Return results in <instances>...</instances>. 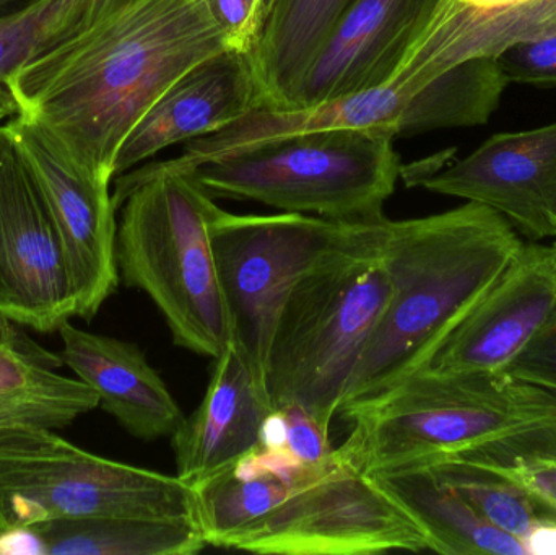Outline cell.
<instances>
[{
  "label": "cell",
  "mask_w": 556,
  "mask_h": 555,
  "mask_svg": "<svg viewBox=\"0 0 556 555\" xmlns=\"http://www.w3.org/2000/svg\"><path fill=\"white\" fill-rule=\"evenodd\" d=\"M261 106L250 55H212L173 81L143 114L117 152L114 175L130 172L169 147L212 136Z\"/></svg>",
  "instance_id": "15"
},
{
  "label": "cell",
  "mask_w": 556,
  "mask_h": 555,
  "mask_svg": "<svg viewBox=\"0 0 556 555\" xmlns=\"http://www.w3.org/2000/svg\"><path fill=\"white\" fill-rule=\"evenodd\" d=\"M46 555H192L208 546L195 518H85L23 531Z\"/></svg>",
  "instance_id": "22"
},
{
  "label": "cell",
  "mask_w": 556,
  "mask_h": 555,
  "mask_svg": "<svg viewBox=\"0 0 556 555\" xmlns=\"http://www.w3.org/2000/svg\"><path fill=\"white\" fill-rule=\"evenodd\" d=\"M12 528L9 527V524H7L5 518H3V515L0 514V541L5 540V538L13 537Z\"/></svg>",
  "instance_id": "39"
},
{
  "label": "cell",
  "mask_w": 556,
  "mask_h": 555,
  "mask_svg": "<svg viewBox=\"0 0 556 555\" xmlns=\"http://www.w3.org/2000/svg\"><path fill=\"white\" fill-rule=\"evenodd\" d=\"M509 84L498 58L460 62L412 98L399 136L489 123Z\"/></svg>",
  "instance_id": "24"
},
{
  "label": "cell",
  "mask_w": 556,
  "mask_h": 555,
  "mask_svg": "<svg viewBox=\"0 0 556 555\" xmlns=\"http://www.w3.org/2000/svg\"><path fill=\"white\" fill-rule=\"evenodd\" d=\"M58 332L65 367L97 391L101 409L126 432L152 442L178 430L185 413L136 344L84 331L71 321Z\"/></svg>",
  "instance_id": "18"
},
{
  "label": "cell",
  "mask_w": 556,
  "mask_h": 555,
  "mask_svg": "<svg viewBox=\"0 0 556 555\" xmlns=\"http://www.w3.org/2000/svg\"><path fill=\"white\" fill-rule=\"evenodd\" d=\"M384 220L301 277L278 318L266 387L274 407L300 404L327 430L356 365L388 308Z\"/></svg>",
  "instance_id": "5"
},
{
  "label": "cell",
  "mask_w": 556,
  "mask_h": 555,
  "mask_svg": "<svg viewBox=\"0 0 556 555\" xmlns=\"http://www.w3.org/2000/svg\"><path fill=\"white\" fill-rule=\"evenodd\" d=\"M506 374L556 390V308Z\"/></svg>",
  "instance_id": "33"
},
{
  "label": "cell",
  "mask_w": 556,
  "mask_h": 555,
  "mask_svg": "<svg viewBox=\"0 0 556 555\" xmlns=\"http://www.w3.org/2000/svg\"><path fill=\"white\" fill-rule=\"evenodd\" d=\"M214 361L204 400L172 436L176 476L192 488L253 452L276 411L266 381L233 339Z\"/></svg>",
  "instance_id": "16"
},
{
  "label": "cell",
  "mask_w": 556,
  "mask_h": 555,
  "mask_svg": "<svg viewBox=\"0 0 556 555\" xmlns=\"http://www.w3.org/2000/svg\"><path fill=\"white\" fill-rule=\"evenodd\" d=\"M38 0H0V20L15 15L28 7L35 5Z\"/></svg>",
  "instance_id": "37"
},
{
  "label": "cell",
  "mask_w": 556,
  "mask_h": 555,
  "mask_svg": "<svg viewBox=\"0 0 556 555\" xmlns=\"http://www.w3.org/2000/svg\"><path fill=\"white\" fill-rule=\"evenodd\" d=\"M555 308L552 247L525 244L498 282L444 338L420 370L447 375L505 371Z\"/></svg>",
  "instance_id": "13"
},
{
  "label": "cell",
  "mask_w": 556,
  "mask_h": 555,
  "mask_svg": "<svg viewBox=\"0 0 556 555\" xmlns=\"http://www.w3.org/2000/svg\"><path fill=\"white\" fill-rule=\"evenodd\" d=\"M0 313L41 335L75 316L58 225L7 124H0Z\"/></svg>",
  "instance_id": "10"
},
{
  "label": "cell",
  "mask_w": 556,
  "mask_h": 555,
  "mask_svg": "<svg viewBox=\"0 0 556 555\" xmlns=\"http://www.w3.org/2000/svg\"><path fill=\"white\" fill-rule=\"evenodd\" d=\"M31 166L61 235L75 295V316L93 319L119 286L117 214L111 182L81 168L35 121L7 123Z\"/></svg>",
  "instance_id": "11"
},
{
  "label": "cell",
  "mask_w": 556,
  "mask_h": 555,
  "mask_svg": "<svg viewBox=\"0 0 556 555\" xmlns=\"http://www.w3.org/2000/svg\"><path fill=\"white\" fill-rule=\"evenodd\" d=\"M212 15L227 36L231 51L250 54L254 48L266 0H207Z\"/></svg>",
  "instance_id": "32"
},
{
  "label": "cell",
  "mask_w": 556,
  "mask_h": 555,
  "mask_svg": "<svg viewBox=\"0 0 556 555\" xmlns=\"http://www.w3.org/2000/svg\"><path fill=\"white\" fill-rule=\"evenodd\" d=\"M46 0L0 20V78H7L28 61L42 41Z\"/></svg>",
  "instance_id": "29"
},
{
  "label": "cell",
  "mask_w": 556,
  "mask_h": 555,
  "mask_svg": "<svg viewBox=\"0 0 556 555\" xmlns=\"http://www.w3.org/2000/svg\"><path fill=\"white\" fill-rule=\"evenodd\" d=\"M352 0H266L250 59L263 106L290 108L311 59Z\"/></svg>",
  "instance_id": "21"
},
{
  "label": "cell",
  "mask_w": 556,
  "mask_h": 555,
  "mask_svg": "<svg viewBox=\"0 0 556 555\" xmlns=\"http://www.w3.org/2000/svg\"><path fill=\"white\" fill-rule=\"evenodd\" d=\"M293 484L264 468L253 453L194 485L198 520L208 546L230 550L238 537L276 510Z\"/></svg>",
  "instance_id": "23"
},
{
  "label": "cell",
  "mask_w": 556,
  "mask_h": 555,
  "mask_svg": "<svg viewBox=\"0 0 556 555\" xmlns=\"http://www.w3.org/2000/svg\"><path fill=\"white\" fill-rule=\"evenodd\" d=\"M492 469V468H490ZM525 485L556 520V459L526 463L511 469H496Z\"/></svg>",
  "instance_id": "34"
},
{
  "label": "cell",
  "mask_w": 556,
  "mask_h": 555,
  "mask_svg": "<svg viewBox=\"0 0 556 555\" xmlns=\"http://www.w3.org/2000/svg\"><path fill=\"white\" fill-rule=\"evenodd\" d=\"M26 326L0 313V393L35 390L61 380V354L48 351Z\"/></svg>",
  "instance_id": "27"
},
{
  "label": "cell",
  "mask_w": 556,
  "mask_h": 555,
  "mask_svg": "<svg viewBox=\"0 0 556 555\" xmlns=\"http://www.w3.org/2000/svg\"><path fill=\"white\" fill-rule=\"evenodd\" d=\"M231 51L207 0H134L23 62L9 78L20 116L72 160L113 182L117 152L163 91Z\"/></svg>",
  "instance_id": "1"
},
{
  "label": "cell",
  "mask_w": 556,
  "mask_h": 555,
  "mask_svg": "<svg viewBox=\"0 0 556 555\" xmlns=\"http://www.w3.org/2000/svg\"><path fill=\"white\" fill-rule=\"evenodd\" d=\"M283 424V446L309 466L327 465L333 458L330 430L300 404L278 407Z\"/></svg>",
  "instance_id": "30"
},
{
  "label": "cell",
  "mask_w": 556,
  "mask_h": 555,
  "mask_svg": "<svg viewBox=\"0 0 556 555\" xmlns=\"http://www.w3.org/2000/svg\"><path fill=\"white\" fill-rule=\"evenodd\" d=\"M470 5L486 7V9H496V7H513L519 3L529 2V0H463Z\"/></svg>",
  "instance_id": "38"
},
{
  "label": "cell",
  "mask_w": 556,
  "mask_h": 555,
  "mask_svg": "<svg viewBox=\"0 0 556 555\" xmlns=\"http://www.w3.org/2000/svg\"><path fill=\"white\" fill-rule=\"evenodd\" d=\"M552 247V254H554V261H555V267H556V238L554 241V244H551Z\"/></svg>",
  "instance_id": "40"
},
{
  "label": "cell",
  "mask_w": 556,
  "mask_h": 555,
  "mask_svg": "<svg viewBox=\"0 0 556 555\" xmlns=\"http://www.w3.org/2000/svg\"><path fill=\"white\" fill-rule=\"evenodd\" d=\"M97 407V391L78 378L64 375L48 387L0 393V430L65 429Z\"/></svg>",
  "instance_id": "26"
},
{
  "label": "cell",
  "mask_w": 556,
  "mask_h": 555,
  "mask_svg": "<svg viewBox=\"0 0 556 555\" xmlns=\"http://www.w3.org/2000/svg\"><path fill=\"white\" fill-rule=\"evenodd\" d=\"M498 62L513 84L556 87V33L511 46Z\"/></svg>",
  "instance_id": "31"
},
{
  "label": "cell",
  "mask_w": 556,
  "mask_h": 555,
  "mask_svg": "<svg viewBox=\"0 0 556 555\" xmlns=\"http://www.w3.org/2000/svg\"><path fill=\"white\" fill-rule=\"evenodd\" d=\"M365 225L293 212L215 211L212 248L230 313L231 339L264 381L274 332L291 290L324 257L355 240Z\"/></svg>",
  "instance_id": "8"
},
{
  "label": "cell",
  "mask_w": 556,
  "mask_h": 555,
  "mask_svg": "<svg viewBox=\"0 0 556 555\" xmlns=\"http://www.w3.org/2000/svg\"><path fill=\"white\" fill-rule=\"evenodd\" d=\"M392 127L309 130L191 169L214 199L345 224L384 220L402 175ZM181 172V169H179Z\"/></svg>",
  "instance_id": "6"
},
{
  "label": "cell",
  "mask_w": 556,
  "mask_h": 555,
  "mask_svg": "<svg viewBox=\"0 0 556 555\" xmlns=\"http://www.w3.org/2000/svg\"><path fill=\"white\" fill-rule=\"evenodd\" d=\"M119 280L155 303L178 348L217 358L231 341L211 220L218 205L192 173L149 163L117 176Z\"/></svg>",
  "instance_id": "4"
},
{
  "label": "cell",
  "mask_w": 556,
  "mask_h": 555,
  "mask_svg": "<svg viewBox=\"0 0 556 555\" xmlns=\"http://www.w3.org/2000/svg\"><path fill=\"white\" fill-rule=\"evenodd\" d=\"M394 497L443 555H528L519 538L485 520L428 466L410 465L369 476Z\"/></svg>",
  "instance_id": "20"
},
{
  "label": "cell",
  "mask_w": 556,
  "mask_h": 555,
  "mask_svg": "<svg viewBox=\"0 0 556 555\" xmlns=\"http://www.w3.org/2000/svg\"><path fill=\"white\" fill-rule=\"evenodd\" d=\"M440 0H352L301 75L290 108L313 106L391 80Z\"/></svg>",
  "instance_id": "14"
},
{
  "label": "cell",
  "mask_w": 556,
  "mask_h": 555,
  "mask_svg": "<svg viewBox=\"0 0 556 555\" xmlns=\"http://www.w3.org/2000/svg\"><path fill=\"white\" fill-rule=\"evenodd\" d=\"M336 455L363 475L457 458L492 469L556 459V390L500 374L418 370L346 414Z\"/></svg>",
  "instance_id": "3"
},
{
  "label": "cell",
  "mask_w": 556,
  "mask_h": 555,
  "mask_svg": "<svg viewBox=\"0 0 556 555\" xmlns=\"http://www.w3.org/2000/svg\"><path fill=\"white\" fill-rule=\"evenodd\" d=\"M130 2L134 0H46L45 33L35 54L91 28Z\"/></svg>",
  "instance_id": "28"
},
{
  "label": "cell",
  "mask_w": 556,
  "mask_h": 555,
  "mask_svg": "<svg viewBox=\"0 0 556 555\" xmlns=\"http://www.w3.org/2000/svg\"><path fill=\"white\" fill-rule=\"evenodd\" d=\"M438 478L456 489L493 527L522 538L542 521H556L551 512L505 472L457 458L424 463Z\"/></svg>",
  "instance_id": "25"
},
{
  "label": "cell",
  "mask_w": 556,
  "mask_h": 555,
  "mask_svg": "<svg viewBox=\"0 0 556 555\" xmlns=\"http://www.w3.org/2000/svg\"><path fill=\"white\" fill-rule=\"evenodd\" d=\"M20 108L16 103L15 97H13L12 90L5 80L0 78V123L3 119H12V117L18 116Z\"/></svg>",
  "instance_id": "36"
},
{
  "label": "cell",
  "mask_w": 556,
  "mask_h": 555,
  "mask_svg": "<svg viewBox=\"0 0 556 555\" xmlns=\"http://www.w3.org/2000/svg\"><path fill=\"white\" fill-rule=\"evenodd\" d=\"M556 33V0L513 7L440 0L433 16L402 59L391 80L417 94L447 68L477 58H500L519 42Z\"/></svg>",
  "instance_id": "17"
},
{
  "label": "cell",
  "mask_w": 556,
  "mask_h": 555,
  "mask_svg": "<svg viewBox=\"0 0 556 555\" xmlns=\"http://www.w3.org/2000/svg\"><path fill=\"white\" fill-rule=\"evenodd\" d=\"M0 514L13 533L85 518L198 520V499L178 476L93 455L55 430L9 429L0 430Z\"/></svg>",
  "instance_id": "7"
},
{
  "label": "cell",
  "mask_w": 556,
  "mask_h": 555,
  "mask_svg": "<svg viewBox=\"0 0 556 555\" xmlns=\"http://www.w3.org/2000/svg\"><path fill=\"white\" fill-rule=\"evenodd\" d=\"M412 98L407 88L389 80L381 87L313 106L256 108L225 129L186 143L176 159L160 163L166 168L191 172L204 163L309 130L382 126L399 134Z\"/></svg>",
  "instance_id": "19"
},
{
  "label": "cell",
  "mask_w": 556,
  "mask_h": 555,
  "mask_svg": "<svg viewBox=\"0 0 556 555\" xmlns=\"http://www.w3.org/2000/svg\"><path fill=\"white\" fill-rule=\"evenodd\" d=\"M522 544L528 555H556V521H542L535 525Z\"/></svg>",
  "instance_id": "35"
},
{
  "label": "cell",
  "mask_w": 556,
  "mask_h": 555,
  "mask_svg": "<svg viewBox=\"0 0 556 555\" xmlns=\"http://www.w3.org/2000/svg\"><path fill=\"white\" fill-rule=\"evenodd\" d=\"M408 186L498 212L534 241L556 238V123L490 137L446 168H402Z\"/></svg>",
  "instance_id": "12"
},
{
  "label": "cell",
  "mask_w": 556,
  "mask_h": 555,
  "mask_svg": "<svg viewBox=\"0 0 556 555\" xmlns=\"http://www.w3.org/2000/svg\"><path fill=\"white\" fill-rule=\"evenodd\" d=\"M230 550L280 555L433 551L415 518L375 479L336 455L332 465L244 531Z\"/></svg>",
  "instance_id": "9"
},
{
  "label": "cell",
  "mask_w": 556,
  "mask_h": 555,
  "mask_svg": "<svg viewBox=\"0 0 556 555\" xmlns=\"http://www.w3.org/2000/svg\"><path fill=\"white\" fill-rule=\"evenodd\" d=\"M522 247L505 217L476 202L410 220L388 218L382 257L391 299L337 416L371 403L420 370Z\"/></svg>",
  "instance_id": "2"
}]
</instances>
